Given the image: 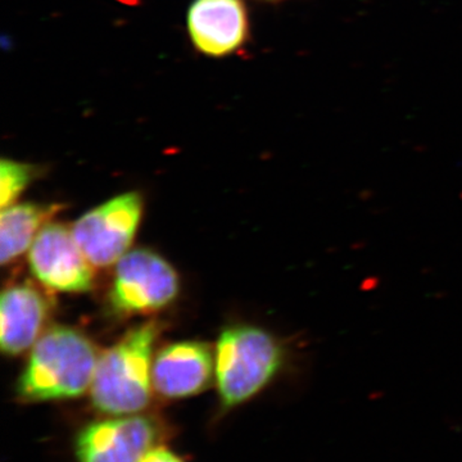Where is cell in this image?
<instances>
[{"label": "cell", "mask_w": 462, "mask_h": 462, "mask_svg": "<svg viewBox=\"0 0 462 462\" xmlns=\"http://www.w3.org/2000/svg\"><path fill=\"white\" fill-rule=\"evenodd\" d=\"M187 29L194 50L203 56H230L248 42L247 5L245 0H193Z\"/></svg>", "instance_id": "cell-8"}, {"label": "cell", "mask_w": 462, "mask_h": 462, "mask_svg": "<svg viewBox=\"0 0 462 462\" xmlns=\"http://www.w3.org/2000/svg\"><path fill=\"white\" fill-rule=\"evenodd\" d=\"M141 462H187L169 447L158 445L143 456Z\"/></svg>", "instance_id": "cell-13"}, {"label": "cell", "mask_w": 462, "mask_h": 462, "mask_svg": "<svg viewBox=\"0 0 462 462\" xmlns=\"http://www.w3.org/2000/svg\"><path fill=\"white\" fill-rule=\"evenodd\" d=\"M169 434L156 415L133 413L89 422L75 438L78 462H141Z\"/></svg>", "instance_id": "cell-6"}, {"label": "cell", "mask_w": 462, "mask_h": 462, "mask_svg": "<svg viewBox=\"0 0 462 462\" xmlns=\"http://www.w3.org/2000/svg\"><path fill=\"white\" fill-rule=\"evenodd\" d=\"M142 216L141 194H120L81 216L71 227L72 236L88 261L106 269L129 252Z\"/></svg>", "instance_id": "cell-5"}, {"label": "cell", "mask_w": 462, "mask_h": 462, "mask_svg": "<svg viewBox=\"0 0 462 462\" xmlns=\"http://www.w3.org/2000/svg\"><path fill=\"white\" fill-rule=\"evenodd\" d=\"M180 291L178 273L151 249H134L117 263L109 302L123 315L152 314L171 305Z\"/></svg>", "instance_id": "cell-4"}, {"label": "cell", "mask_w": 462, "mask_h": 462, "mask_svg": "<svg viewBox=\"0 0 462 462\" xmlns=\"http://www.w3.org/2000/svg\"><path fill=\"white\" fill-rule=\"evenodd\" d=\"M41 173L32 163L3 158L0 162V206L2 208L14 205L18 197Z\"/></svg>", "instance_id": "cell-12"}, {"label": "cell", "mask_w": 462, "mask_h": 462, "mask_svg": "<svg viewBox=\"0 0 462 462\" xmlns=\"http://www.w3.org/2000/svg\"><path fill=\"white\" fill-rule=\"evenodd\" d=\"M162 325L143 322L99 356L90 400L105 415H133L147 409L153 389L154 346Z\"/></svg>", "instance_id": "cell-2"}, {"label": "cell", "mask_w": 462, "mask_h": 462, "mask_svg": "<svg viewBox=\"0 0 462 462\" xmlns=\"http://www.w3.org/2000/svg\"><path fill=\"white\" fill-rule=\"evenodd\" d=\"M30 270L51 291L84 293L94 285L93 266L75 242L71 229L63 224L48 223L29 251Z\"/></svg>", "instance_id": "cell-7"}, {"label": "cell", "mask_w": 462, "mask_h": 462, "mask_svg": "<svg viewBox=\"0 0 462 462\" xmlns=\"http://www.w3.org/2000/svg\"><path fill=\"white\" fill-rule=\"evenodd\" d=\"M260 2L279 3V2H282V0H260Z\"/></svg>", "instance_id": "cell-14"}, {"label": "cell", "mask_w": 462, "mask_h": 462, "mask_svg": "<svg viewBox=\"0 0 462 462\" xmlns=\"http://www.w3.org/2000/svg\"><path fill=\"white\" fill-rule=\"evenodd\" d=\"M215 374V355L197 340L171 343L154 356V392L163 400L196 396L209 387Z\"/></svg>", "instance_id": "cell-9"}, {"label": "cell", "mask_w": 462, "mask_h": 462, "mask_svg": "<svg viewBox=\"0 0 462 462\" xmlns=\"http://www.w3.org/2000/svg\"><path fill=\"white\" fill-rule=\"evenodd\" d=\"M51 302L32 282H17L3 291L0 303V346L16 357L35 346L50 318Z\"/></svg>", "instance_id": "cell-10"}, {"label": "cell", "mask_w": 462, "mask_h": 462, "mask_svg": "<svg viewBox=\"0 0 462 462\" xmlns=\"http://www.w3.org/2000/svg\"><path fill=\"white\" fill-rule=\"evenodd\" d=\"M289 351L272 331L254 325L227 328L215 349V378L224 410L248 402L281 375Z\"/></svg>", "instance_id": "cell-3"}, {"label": "cell", "mask_w": 462, "mask_h": 462, "mask_svg": "<svg viewBox=\"0 0 462 462\" xmlns=\"http://www.w3.org/2000/svg\"><path fill=\"white\" fill-rule=\"evenodd\" d=\"M99 352L81 331L53 327L32 348L17 382L23 402L74 400L91 387Z\"/></svg>", "instance_id": "cell-1"}, {"label": "cell", "mask_w": 462, "mask_h": 462, "mask_svg": "<svg viewBox=\"0 0 462 462\" xmlns=\"http://www.w3.org/2000/svg\"><path fill=\"white\" fill-rule=\"evenodd\" d=\"M58 205L18 203L3 208L0 216V261L14 263L30 251L42 227L60 211Z\"/></svg>", "instance_id": "cell-11"}]
</instances>
